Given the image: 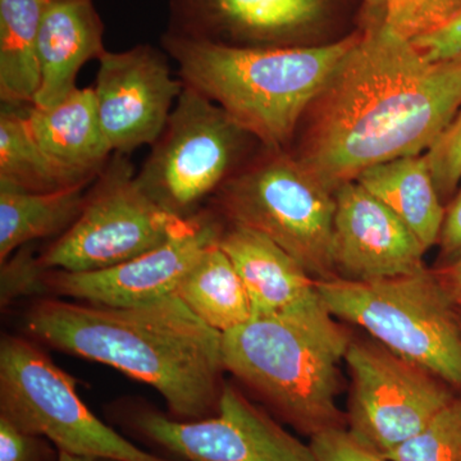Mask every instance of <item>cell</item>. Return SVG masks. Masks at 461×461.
<instances>
[{"label": "cell", "mask_w": 461, "mask_h": 461, "mask_svg": "<svg viewBox=\"0 0 461 461\" xmlns=\"http://www.w3.org/2000/svg\"><path fill=\"white\" fill-rule=\"evenodd\" d=\"M314 103L296 159L335 193L369 167L429 150L461 109V62H429L366 7Z\"/></svg>", "instance_id": "6da1fadb"}, {"label": "cell", "mask_w": 461, "mask_h": 461, "mask_svg": "<svg viewBox=\"0 0 461 461\" xmlns=\"http://www.w3.org/2000/svg\"><path fill=\"white\" fill-rule=\"evenodd\" d=\"M23 321L42 344L153 387L176 420H204L218 411L222 333L196 317L177 294L130 308L41 297Z\"/></svg>", "instance_id": "7a4b0ae2"}, {"label": "cell", "mask_w": 461, "mask_h": 461, "mask_svg": "<svg viewBox=\"0 0 461 461\" xmlns=\"http://www.w3.org/2000/svg\"><path fill=\"white\" fill-rule=\"evenodd\" d=\"M357 39L359 32L317 47L239 48L166 32L162 45L182 83L264 148L281 150Z\"/></svg>", "instance_id": "3957f363"}, {"label": "cell", "mask_w": 461, "mask_h": 461, "mask_svg": "<svg viewBox=\"0 0 461 461\" xmlns=\"http://www.w3.org/2000/svg\"><path fill=\"white\" fill-rule=\"evenodd\" d=\"M350 342L320 295L223 333L222 362L281 417L314 435L339 427V364Z\"/></svg>", "instance_id": "277c9868"}, {"label": "cell", "mask_w": 461, "mask_h": 461, "mask_svg": "<svg viewBox=\"0 0 461 461\" xmlns=\"http://www.w3.org/2000/svg\"><path fill=\"white\" fill-rule=\"evenodd\" d=\"M333 317L357 324L402 359L461 387L460 311L429 271L360 282L317 281Z\"/></svg>", "instance_id": "5b68a950"}, {"label": "cell", "mask_w": 461, "mask_h": 461, "mask_svg": "<svg viewBox=\"0 0 461 461\" xmlns=\"http://www.w3.org/2000/svg\"><path fill=\"white\" fill-rule=\"evenodd\" d=\"M236 173L215 194L230 223L263 233L314 280L335 278L332 233L335 193L296 158L281 150Z\"/></svg>", "instance_id": "8992f818"}, {"label": "cell", "mask_w": 461, "mask_h": 461, "mask_svg": "<svg viewBox=\"0 0 461 461\" xmlns=\"http://www.w3.org/2000/svg\"><path fill=\"white\" fill-rule=\"evenodd\" d=\"M0 417L47 438L58 453L108 461H176L148 453L85 405L76 381L30 339L0 341Z\"/></svg>", "instance_id": "52a82bcc"}, {"label": "cell", "mask_w": 461, "mask_h": 461, "mask_svg": "<svg viewBox=\"0 0 461 461\" xmlns=\"http://www.w3.org/2000/svg\"><path fill=\"white\" fill-rule=\"evenodd\" d=\"M198 214L182 218L158 204L136 180L129 156L113 154L86 194L77 220L38 262L44 271L111 268L186 232Z\"/></svg>", "instance_id": "ba28073f"}, {"label": "cell", "mask_w": 461, "mask_h": 461, "mask_svg": "<svg viewBox=\"0 0 461 461\" xmlns=\"http://www.w3.org/2000/svg\"><path fill=\"white\" fill-rule=\"evenodd\" d=\"M249 138L220 105L185 85L136 180L167 211L194 217L203 200L236 175Z\"/></svg>", "instance_id": "9c48e42d"}, {"label": "cell", "mask_w": 461, "mask_h": 461, "mask_svg": "<svg viewBox=\"0 0 461 461\" xmlns=\"http://www.w3.org/2000/svg\"><path fill=\"white\" fill-rule=\"evenodd\" d=\"M345 362L351 377L348 433L381 456L455 400L446 382L381 344L351 341Z\"/></svg>", "instance_id": "30bf717a"}, {"label": "cell", "mask_w": 461, "mask_h": 461, "mask_svg": "<svg viewBox=\"0 0 461 461\" xmlns=\"http://www.w3.org/2000/svg\"><path fill=\"white\" fill-rule=\"evenodd\" d=\"M131 426L181 461H318L311 445L290 435L230 384H224L212 417L181 420L142 409L132 415Z\"/></svg>", "instance_id": "8fae6325"}, {"label": "cell", "mask_w": 461, "mask_h": 461, "mask_svg": "<svg viewBox=\"0 0 461 461\" xmlns=\"http://www.w3.org/2000/svg\"><path fill=\"white\" fill-rule=\"evenodd\" d=\"M94 95L113 154L129 156L162 135L185 84L172 74L167 53L139 44L105 51L98 60Z\"/></svg>", "instance_id": "7c38bea8"}, {"label": "cell", "mask_w": 461, "mask_h": 461, "mask_svg": "<svg viewBox=\"0 0 461 461\" xmlns=\"http://www.w3.org/2000/svg\"><path fill=\"white\" fill-rule=\"evenodd\" d=\"M223 229L213 215L200 211L189 230L118 266L93 272L44 271L42 295L114 308L159 302L177 293L182 278L217 244Z\"/></svg>", "instance_id": "4fadbf2b"}, {"label": "cell", "mask_w": 461, "mask_h": 461, "mask_svg": "<svg viewBox=\"0 0 461 461\" xmlns=\"http://www.w3.org/2000/svg\"><path fill=\"white\" fill-rule=\"evenodd\" d=\"M335 199L330 253L339 278L369 282L426 271L420 239L359 182H346Z\"/></svg>", "instance_id": "5bb4252c"}, {"label": "cell", "mask_w": 461, "mask_h": 461, "mask_svg": "<svg viewBox=\"0 0 461 461\" xmlns=\"http://www.w3.org/2000/svg\"><path fill=\"white\" fill-rule=\"evenodd\" d=\"M167 32L239 48L295 47L327 0H169Z\"/></svg>", "instance_id": "9a60e30c"}, {"label": "cell", "mask_w": 461, "mask_h": 461, "mask_svg": "<svg viewBox=\"0 0 461 461\" xmlns=\"http://www.w3.org/2000/svg\"><path fill=\"white\" fill-rule=\"evenodd\" d=\"M105 26L93 0H50L39 29L41 86L33 107H56L76 89L81 68L107 51Z\"/></svg>", "instance_id": "2e32d148"}, {"label": "cell", "mask_w": 461, "mask_h": 461, "mask_svg": "<svg viewBox=\"0 0 461 461\" xmlns=\"http://www.w3.org/2000/svg\"><path fill=\"white\" fill-rule=\"evenodd\" d=\"M218 245L247 288L253 317L282 313L320 296L317 280L263 233L230 223Z\"/></svg>", "instance_id": "e0dca14e"}, {"label": "cell", "mask_w": 461, "mask_h": 461, "mask_svg": "<svg viewBox=\"0 0 461 461\" xmlns=\"http://www.w3.org/2000/svg\"><path fill=\"white\" fill-rule=\"evenodd\" d=\"M26 115L39 147L75 180L90 184L113 156L100 124L93 87H77L56 107H27Z\"/></svg>", "instance_id": "ac0fdd59"}, {"label": "cell", "mask_w": 461, "mask_h": 461, "mask_svg": "<svg viewBox=\"0 0 461 461\" xmlns=\"http://www.w3.org/2000/svg\"><path fill=\"white\" fill-rule=\"evenodd\" d=\"M355 181L384 203L424 248L436 244L445 209L426 157H403L379 163L360 173Z\"/></svg>", "instance_id": "d6986e66"}, {"label": "cell", "mask_w": 461, "mask_h": 461, "mask_svg": "<svg viewBox=\"0 0 461 461\" xmlns=\"http://www.w3.org/2000/svg\"><path fill=\"white\" fill-rule=\"evenodd\" d=\"M86 186L51 193L0 187V263L35 240L63 235L83 211Z\"/></svg>", "instance_id": "ffe728a7"}, {"label": "cell", "mask_w": 461, "mask_h": 461, "mask_svg": "<svg viewBox=\"0 0 461 461\" xmlns=\"http://www.w3.org/2000/svg\"><path fill=\"white\" fill-rule=\"evenodd\" d=\"M47 0H0V99L32 107L39 86V29Z\"/></svg>", "instance_id": "44dd1931"}, {"label": "cell", "mask_w": 461, "mask_h": 461, "mask_svg": "<svg viewBox=\"0 0 461 461\" xmlns=\"http://www.w3.org/2000/svg\"><path fill=\"white\" fill-rule=\"evenodd\" d=\"M176 294L196 317L222 335L253 318L247 288L218 242L191 267Z\"/></svg>", "instance_id": "7402d4cb"}, {"label": "cell", "mask_w": 461, "mask_h": 461, "mask_svg": "<svg viewBox=\"0 0 461 461\" xmlns=\"http://www.w3.org/2000/svg\"><path fill=\"white\" fill-rule=\"evenodd\" d=\"M78 185L54 165L33 138L26 108L7 107L0 113V187L51 193Z\"/></svg>", "instance_id": "603a6c76"}, {"label": "cell", "mask_w": 461, "mask_h": 461, "mask_svg": "<svg viewBox=\"0 0 461 461\" xmlns=\"http://www.w3.org/2000/svg\"><path fill=\"white\" fill-rule=\"evenodd\" d=\"M388 461H461V402L438 412L418 435L386 455Z\"/></svg>", "instance_id": "cb8c5ba5"}, {"label": "cell", "mask_w": 461, "mask_h": 461, "mask_svg": "<svg viewBox=\"0 0 461 461\" xmlns=\"http://www.w3.org/2000/svg\"><path fill=\"white\" fill-rule=\"evenodd\" d=\"M366 7L375 9L388 29L412 41L448 23L460 11L461 0H366Z\"/></svg>", "instance_id": "d4e9b609"}, {"label": "cell", "mask_w": 461, "mask_h": 461, "mask_svg": "<svg viewBox=\"0 0 461 461\" xmlns=\"http://www.w3.org/2000/svg\"><path fill=\"white\" fill-rule=\"evenodd\" d=\"M424 157L438 194L453 193L461 180V109Z\"/></svg>", "instance_id": "484cf974"}, {"label": "cell", "mask_w": 461, "mask_h": 461, "mask_svg": "<svg viewBox=\"0 0 461 461\" xmlns=\"http://www.w3.org/2000/svg\"><path fill=\"white\" fill-rule=\"evenodd\" d=\"M42 273L38 257L23 248L2 263V305L20 296H42Z\"/></svg>", "instance_id": "4316f807"}, {"label": "cell", "mask_w": 461, "mask_h": 461, "mask_svg": "<svg viewBox=\"0 0 461 461\" xmlns=\"http://www.w3.org/2000/svg\"><path fill=\"white\" fill-rule=\"evenodd\" d=\"M311 446L318 461H388L359 444L341 427L314 433Z\"/></svg>", "instance_id": "83f0119b"}, {"label": "cell", "mask_w": 461, "mask_h": 461, "mask_svg": "<svg viewBox=\"0 0 461 461\" xmlns=\"http://www.w3.org/2000/svg\"><path fill=\"white\" fill-rule=\"evenodd\" d=\"M51 450L42 437L18 429L0 417V461H48Z\"/></svg>", "instance_id": "f1b7e54d"}, {"label": "cell", "mask_w": 461, "mask_h": 461, "mask_svg": "<svg viewBox=\"0 0 461 461\" xmlns=\"http://www.w3.org/2000/svg\"><path fill=\"white\" fill-rule=\"evenodd\" d=\"M411 42L429 62H461V9L444 26Z\"/></svg>", "instance_id": "f546056e"}, {"label": "cell", "mask_w": 461, "mask_h": 461, "mask_svg": "<svg viewBox=\"0 0 461 461\" xmlns=\"http://www.w3.org/2000/svg\"><path fill=\"white\" fill-rule=\"evenodd\" d=\"M442 251L451 263L461 258V191L453 204L445 212L444 223L439 233Z\"/></svg>", "instance_id": "4dcf8cb0"}, {"label": "cell", "mask_w": 461, "mask_h": 461, "mask_svg": "<svg viewBox=\"0 0 461 461\" xmlns=\"http://www.w3.org/2000/svg\"><path fill=\"white\" fill-rule=\"evenodd\" d=\"M436 275L454 304L461 311V258Z\"/></svg>", "instance_id": "1f68e13d"}, {"label": "cell", "mask_w": 461, "mask_h": 461, "mask_svg": "<svg viewBox=\"0 0 461 461\" xmlns=\"http://www.w3.org/2000/svg\"><path fill=\"white\" fill-rule=\"evenodd\" d=\"M57 461H108L103 459H94V457L75 456L66 453H58Z\"/></svg>", "instance_id": "d6a6232c"}, {"label": "cell", "mask_w": 461, "mask_h": 461, "mask_svg": "<svg viewBox=\"0 0 461 461\" xmlns=\"http://www.w3.org/2000/svg\"><path fill=\"white\" fill-rule=\"evenodd\" d=\"M460 317H461V311H460Z\"/></svg>", "instance_id": "836d02e7"}, {"label": "cell", "mask_w": 461, "mask_h": 461, "mask_svg": "<svg viewBox=\"0 0 461 461\" xmlns=\"http://www.w3.org/2000/svg\"><path fill=\"white\" fill-rule=\"evenodd\" d=\"M47 2H50V0H47Z\"/></svg>", "instance_id": "e575fe53"}]
</instances>
